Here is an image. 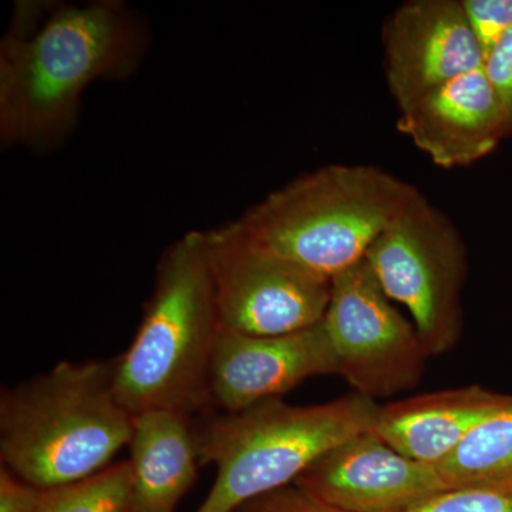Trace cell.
Wrapping results in <instances>:
<instances>
[{
    "label": "cell",
    "mask_w": 512,
    "mask_h": 512,
    "mask_svg": "<svg viewBox=\"0 0 512 512\" xmlns=\"http://www.w3.org/2000/svg\"><path fill=\"white\" fill-rule=\"evenodd\" d=\"M338 376L376 400L419 384L430 355L413 323L384 293L365 259L332 278L323 318Z\"/></svg>",
    "instance_id": "8"
},
{
    "label": "cell",
    "mask_w": 512,
    "mask_h": 512,
    "mask_svg": "<svg viewBox=\"0 0 512 512\" xmlns=\"http://www.w3.org/2000/svg\"><path fill=\"white\" fill-rule=\"evenodd\" d=\"M42 488L26 483L22 478L0 467V512H33Z\"/></svg>",
    "instance_id": "21"
},
{
    "label": "cell",
    "mask_w": 512,
    "mask_h": 512,
    "mask_svg": "<svg viewBox=\"0 0 512 512\" xmlns=\"http://www.w3.org/2000/svg\"><path fill=\"white\" fill-rule=\"evenodd\" d=\"M365 261L384 293L412 316L430 356L456 346L463 330L466 249L443 212L417 195L373 241Z\"/></svg>",
    "instance_id": "6"
},
{
    "label": "cell",
    "mask_w": 512,
    "mask_h": 512,
    "mask_svg": "<svg viewBox=\"0 0 512 512\" xmlns=\"http://www.w3.org/2000/svg\"><path fill=\"white\" fill-rule=\"evenodd\" d=\"M138 46V30L120 3L66 6L30 32L18 20L0 53L3 138L42 143L60 136L86 87L126 73Z\"/></svg>",
    "instance_id": "2"
},
{
    "label": "cell",
    "mask_w": 512,
    "mask_h": 512,
    "mask_svg": "<svg viewBox=\"0 0 512 512\" xmlns=\"http://www.w3.org/2000/svg\"><path fill=\"white\" fill-rule=\"evenodd\" d=\"M511 403V396L481 386L420 394L380 406L372 431L403 456L437 467Z\"/></svg>",
    "instance_id": "13"
},
{
    "label": "cell",
    "mask_w": 512,
    "mask_h": 512,
    "mask_svg": "<svg viewBox=\"0 0 512 512\" xmlns=\"http://www.w3.org/2000/svg\"><path fill=\"white\" fill-rule=\"evenodd\" d=\"M484 70L503 107L505 137L512 136V29L485 59Z\"/></svg>",
    "instance_id": "20"
},
{
    "label": "cell",
    "mask_w": 512,
    "mask_h": 512,
    "mask_svg": "<svg viewBox=\"0 0 512 512\" xmlns=\"http://www.w3.org/2000/svg\"><path fill=\"white\" fill-rule=\"evenodd\" d=\"M130 485V464L120 461L79 483L42 488L33 512H126Z\"/></svg>",
    "instance_id": "16"
},
{
    "label": "cell",
    "mask_w": 512,
    "mask_h": 512,
    "mask_svg": "<svg viewBox=\"0 0 512 512\" xmlns=\"http://www.w3.org/2000/svg\"><path fill=\"white\" fill-rule=\"evenodd\" d=\"M419 194L372 165H328L272 192L232 225L252 244L332 279L365 259Z\"/></svg>",
    "instance_id": "4"
},
{
    "label": "cell",
    "mask_w": 512,
    "mask_h": 512,
    "mask_svg": "<svg viewBox=\"0 0 512 512\" xmlns=\"http://www.w3.org/2000/svg\"><path fill=\"white\" fill-rule=\"evenodd\" d=\"M293 484L348 512H406L448 490L436 466L403 456L372 430L332 448Z\"/></svg>",
    "instance_id": "11"
},
{
    "label": "cell",
    "mask_w": 512,
    "mask_h": 512,
    "mask_svg": "<svg viewBox=\"0 0 512 512\" xmlns=\"http://www.w3.org/2000/svg\"><path fill=\"white\" fill-rule=\"evenodd\" d=\"M397 127L443 168L476 163L505 137L503 107L484 66L400 109Z\"/></svg>",
    "instance_id": "12"
},
{
    "label": "cell",
    "mask_w": 512,
    "mask_h": 512,
    "mask_svg": "<svg viewBox=\"0 0 512 512\" xmlns=\"http://www.w3.org/2000/svg\"><path fill=\"white\" fill-rule=\"evenodd\" d=\"M380 406L359 393L313 406L282 399L194 424L201 466L217 478L195 512H234L261 495L291 485L343 441L372 430Z\"/></svg>",
    "instance_id": "5"
},
{
    "label": "cell",
    "mask_w": 512,
    "mask_h": 512,
    "mask_svg": "<svg viewBox=\"0 0 512 512\" xmlns=\"http://www.w3.org/2000/svg\"><path fill=\"white\" fill-rule=\"evenodd\" d=\"M220 333L204 234L190 232L157 265L153 295L133 342L116 359L117 396L128 413L192 417L212 406V355Z\"/></svg>",
    "instance_id": "3"
},
{
    "label": "cell",
    "mask_w": 512,
    "mask_h": 512,
    "mask_svg": "<svg viewBox=\"0 0 512 512\" xmlns=\"http://www.w3.org/2000/svg\"><path fill=\"white\" fill-rule=\"evenodd\" d=\"M437 470L448 490L512 488V403L481 423Z\"/></svg>",
    "instance_id": "15"
},
{
    "label": "cell",
    "mask_w": 512,
    "mask_h": 512,
    "mask_svg": "<svg viewBox=\"0 0 512 512\" xmlns=\"http://www.w3.org/2000/svg\"><path fill=\"white\" fill-rule=\"evenodd\" d=\"M484 62L512 29V0H461Z\"/></svg>",
    "instance_id": "18"
},
{
    "label": "cell",
    "mask_w": 512,
    "mask_h": 512,
    "mask_svg": "<svg viewBox=\"0 0 512 512\" xmlns=\"http://www.w3.org/2000/svg\"><path fill=\"white\" fill-rule=\"evenodd\" d=\"M406 512H512V488H450Z\"/></svg>",
    "instance_id": "17"
},
{
    "label": "cell",
    "mask_w": 512,
    "mask_h": 512,
    "mask_svg": "<svg viewBox=\"0 0 512 512\" xmlns=\"http://www.w3.org/2000/svg\"><path fill=\"white\" fill-rule=\"evenodd\" d=\"M131 485L126 512H175L197 480L198 460L191 417L148 412L133 419Z\"/></svg>",
    "instance_id": "14"
},
{
    "label": "cell",
    "mask_w": 512,
    "mask_h": 512,
    "mask_svg": "<svg viewBox=\"0 0 512 512\" xmlns=\"http://www.w3.org/2000/svg\"><path fill=\"white\" fill-rule=\"evenodd\" d=\"M202 234L221 330L276 336L322 323L332 292L328 276L252 244L232 222Z\"/></svg>",
    "instance_id": "7"
},
{
    "label": "cell",
    "mask_w": 512,
    "mask_h": 512,
    "mask_svg": "<svg viewBox=\"0 0 512 512\" xmlns=\"http://www.w3.org/2000/svg\"><path fill=\"white\" fill-rule=\"evenodd\" d=\"M234 512H348L320 500L296 484L248 501Z\"/></svg>",
    "instance_id": "19"
},
{
    "label": "cell",
    "mask_w": 512,
    "mask_h": 512,
    "mask_svg": "<svg viewBox=\"0 0 512 512\" xmlns=\"http://www.w3.org/2000/svg\"><path fill=\"white\" fill-rule=\"evenodd\" d=\"M325 375H338V369L323 323L276 336L220 329L211 363L212 406L224 413L242 412Z\"/></svg>",
    "instance_id": "10"
},
{
    "label": "cell",
    "mask_w": 512,
    "mask_h": 512,
    "mask_svg": "<svg viewBox=\"0 0 512 512\" xmlns=\"http://www.w3.org/2000/svg\"><path fill=\"white\" fill-rule=\"evenodd\" d=\"M384 70L399 110L484 66L463 2L413 0L383 29Z\"/></svg>",
    "instance_id": "9"
},
{
    "label": "cell",
    "mask_w": 512,
    "mask_h": 512,
    "mask_svg": "<svg viewBox=\"0 0 512 512\" xmlns=\"http://www.w3.org/2000/svg\"><path fill=\"white\" fill-rule=\"evenodd\" d=\"M116 359L60 362L2 390V467L37 488L79 483L113 464L133 433L114 384Z\"/></svg>",
    "instance_id": "1"
}]
</instances>
